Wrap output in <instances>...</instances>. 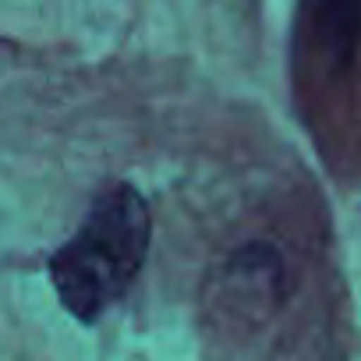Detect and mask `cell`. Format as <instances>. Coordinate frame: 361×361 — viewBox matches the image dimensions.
Instances as JSON below:
<instances>
[{
    "label": "cell",
    "mask_w": 361,
    "mask_h": 361,
    "mask_svg": "<svg viewBox=\"0 0 361 361\" xmlns=\"http://www.w3.org/2000/svg\"><path fill=\"white\" fill-rule=\"evenodd\" d=\"M149 248V206L131 185L96 195L78 234L50 259L61 305L78 322H96L135 283Z\"/></svg>",
    "instance_id": "obj_1"
}]
</instances>
